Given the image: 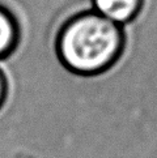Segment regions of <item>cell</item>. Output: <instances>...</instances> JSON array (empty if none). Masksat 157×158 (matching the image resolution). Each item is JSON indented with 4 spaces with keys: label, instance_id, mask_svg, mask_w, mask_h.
Segmentation results:
<instances>
[{
    "label": "cell",
    "instance_id": "obj_1",
    "mask_svg": "<svg viewBox=\"0 0 157 158\" xmlns=\"http://www.w3.org/2000/svg\"><path fill=\"white\" fill-rule=\"evenodd\" d=\"M125 48L119 24L97 10L78 12L63 22L55 38V51L66 69L81 76L108 71Z\"/></svg>",
    "mask_w": 157,
    "mask_h": 158
},
{
    "label": "cell",
    "instance_id": "obj_2",
    "mask_svg": "<svg viewBox=\"0 0 157 158\" xmlns=\"http://www.w3.org/2000/svg\"><path fill=\"white\" fill-rule=\"evenodd\" d=\"M144 0H92L94 10L117 24L130 22L139 15Z\"/></svg>",
    "mask_w": 157,
    "mask_h": 158
},
{
    "label": "cell",
    "instance_id": "obj_3",
    "mask_svg": "<svg viewBox=\"0 0 157 158\" xmlns=\"http://www.w3.org/2000/svg\"><path fill=\"white\" fill-rule=\"evenodd\" d=\"M21 38V27L15 13L0 4V60L5 59L17 48Z\"/></svg>",
    "mask_w": 157,
    "mask_h": 158
},
{
    "label": "cell",
    "instance_id": "obj_4",
    "mask_svg": "<svg viewBox=\"0 0 157 158\" xmlns=\"http://www.w3.org/2000/svg\"><path fill=\"white\" fill-rule=\"evenodd\" d=\"M7 92H8L7 78H5V75L3 73V71L0 69V107H2L3 102L5 101V97H7Z\"/></svg>",
    "mask_w": 157,
    "mask_h": 158
}]
</instances>
